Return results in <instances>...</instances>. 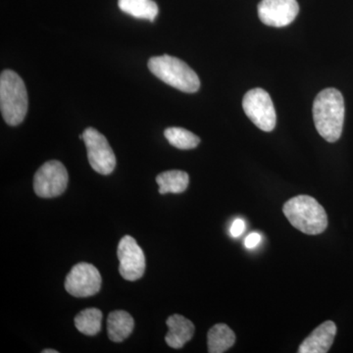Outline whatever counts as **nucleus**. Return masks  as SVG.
<instances>
[{
    "mask_svg": "<svg viewBox=\"0 0 353 353\" xmlns=\"http://www.w3.org/2000/svg\"><path fill=\"white\" fill-rule=\"evenodd\" d=\"M313 119L323 139L329 143L339 141L345 122V101L340 90L325 88L317 94L313 103Z\"/></svg>",
    "mask_w": 353,
    "mask_h": 353,
    "instance_id": "f257e3e1",
    "label": "nucleus"
},
{
    "mask_svg": "<svg viewBox=\"0 0 353 353\" xmlns=\"http://www.w3.org/2000/svg\"><path fill=\"white\" fill-rule=\"evenodd\" d=\"M283 212L290 224L307 234H322L328 227V217L321 204L309 196H297L284 204Z\"/></svg>",
    "mask_w": 353,
    "mask_h": 353,
    "instance_id": "f03ea898",
    "label": "nucleus"
},
{
    "mask_svg": "<svg viewBox=\"0 0 353 353\" xmlns=\"http://www.w3.org/2000/svg\"><path fill=\"white\" fill-rule=\"evenodd\" d=\"M28 92L24 81L17 73L6 70L0 76V109L9 126H17L28 112Z\"/></svg>",
    "mask_w": 353,
    "mask_h": 353,
    "instance_id": "7ed1b4c3",
    "label": "nucleus"
},
{
    "mask_svg": "<svg viewBox=\"0 0 353 353\" xmlns=\"http://www.w3.org/2000/svg\"><path fill=\"white\" fill-rule=\"evenodd\" d=\"M148 66L153 75L162 82L183 92L192 94L201 87L196 72L179 58L170 55L152 57Z\"/></svg>",
    "mask_w": 353,
    "mask_h": 353,
    "instance_id": "20e7f679",
    "label": "nucleus"
},
{
    "mask_svg": "<svg viewBox=\"0 0 353 353\" xmlns=\"http://www.w3.org/2000/svg\"><path fill=\"white\" fill-rule=\"evenodd\" d=\"M243 108L253 124L264 132L275 129L277 122L275 108L270 95L263 88L248 90L243 99Z\"/></svg>",
    "mask_w": 353,
    "mask_h": 353,
    "instance_id": "39448f33",
    "label": "nucleus"
},
{
    "mask_svg": "<svg viewBox=\"0 0 353 353\" xmlns=\"http://www.w3.org/2000/svg\"><path fill=\"white\" fill-rule=\"evenodd\" d=\"M68 172L57 160L44 163L34 176V190L41 199L61 196L68 185Z\"/></svg>",
    "mask_w": 353,
    "mask_h": 353,
    "instance_id": "423d86ee",
    "label": "nucleus"
},
{
    "mask_svg": "<svg viewBox=\"0 0 353 353\" xmlns=\"http://www.w3.org/2000/svg\"><path fill=\"white\" fill-rule=\"evenodd\" d=\"M83 141L92 168L101 175H110L116 167V157L105 137L94 128H88L83 132Z\"/></svg>",
    "mask_w": 353,
    "mask_h": 353,
    "instance_id": "0eeeda50",
    "label": "nucleus"
},
{
    "mask_svg": "<svg viewBox=\"0 0 353 353\" xmlns=\"http://www.w3.org/2000/svg\"><path fill=\"white\" fill-rule=\"evenodd\" d=\"M101 275L97 267L81 262L67 275L65 290L75 297L92 296L101 290Z\"/></svg>",
    "mask_w": 353,
    "mask_h": 353,
    "instance_id": "6e6552de",
    "label": "nucleus"
},
{
    "mask_svg": "<svg viewBox=\"0 0 353 353\" xmlns=\"http://www.w3.org/2000/svg\"><path fill=\"white\" fill-rule=\"evenodd\" d=\"M117 256L119 259V273L127 281L139 280L145 271V255L141 246L131 236L121 239L118 245Z\"/></svg>",
    "mask_w": 353,
    "mask_h": 353,
    "instance_id": "1a4fd4ad",
    "label": "nucleus"
},
{
    "mask_svg": "<svg viewBox=\"0 0 353 353\" xmlns=\"http://www.w3.org/2000/svg\"><path fill=\"white\" fill-rule=\"evenodd\" d=\"M299 12L296 0H261L259 6V19L270 27L290 25Z\"/></svg>",
    "mask_w": 353,
    "mask_h": 353,
    "instance_id": "9d476101",
    "label": "nucleus"
},
{
    "mask_svg": "<svg viewBox=\"0 0 353 353\" xmlns=\"http://www.w3.org/2000/svg\"><path fill=\"white\" fill-rule=\"evenodd\" d=\"M336 334L333 321H326L318 326L299 348V353H327L331 348Z\"/></svg>",
    "mask_w": 353,
    "mask_h": 353,
    "instance_id": "9b49d317",
    "label": "nucleus"
},
{
    "mask_svg": "<svg viewBox=\"0 0 353 353\" xmlns=\"http://www.w3.org/2000/svg\"><path fill=\"white\" fill-rule=\"evenodd\" d=\"M166 324L169 332L165 336V341L172 348L180 350L194 336V325L182 315L170 316Z\"/></svg>",
    "mask_w": 353,
    "mask_h": 353,
    "instance_id": "f8f14e48",
    "label": "nucleus"
},
{
    "mask_svg": "<svg viewBox=\"0 0 353 353\" xmlns=\"http://www.w3.org/2000/svg\"><path fill=\"white\" fill-rule=\"evenodd\" d=\"M134 327V318L126 311H113L108 316V336L114 343H121L129 338Z\"/></svg>",
    "mask_w": 353,
    "mask_h": 353,
    "instance_id": "ddd939ff",
    "label": "nucleus"
},
{
    "mask_svg": "<svg viewBox=\"0 0 353 353\" xmlns=\"http://www.w3.org/2000/svg\"><path fill=\"white\" fill-rule=\"evenodd\" d=\"M236 343V334L226 324H217L209 330L208 334V352H227Z\"/></svg>",
    "mask_w": 353,
    "mask_h": 353,
    "instance_id": "4468645a",
    "label": "nucleus"
},
{
    "mask_svg": "<svg viewBox=\"0 0 353 353\" xmlns=\"http://www.w3.org/2000/svg\"><path fill=\"white\" fill-rule=\"evenodd\" d=\"M157 183L159 185V194H181L188 189L190 178L188 173L180 170L163 172L157 176Z\"/></svg>",
    "mask_w": 353,
    "mask_h": 353,
    "instance_id": "2eb2a0df",
    "label": "nucleus"
},
{
    "mask_svg": "<svg viewBox=\"0 0 353 353\" xmlns=\"http://www.w3.org/2000/svg\"><path fill=\"white\" fill-rule=\"evenodd\" d=\"M118 6L123 12L138 19L153 22L158 14V6L153 0H119Z\"/></svg>",
    "mask_w": 353,
    "mask_h": 353,
    "instance_id": "dca6fc26",
    "label": "nucleus"
},
{
    "mask_svg": "<svg viewBox=\"0 0 353 353\" xmlns=\"http://www.w3.org/2000/svg\"><path fill=\"white\" fill-rule=\"evenodd\" d=\"M77 330L85 336H95L101 332L102 312L97 308H88L76 316Z\"/></svg>",
    "mask_w": 353,
    "mask_h": 353,
    "instance_id": "f3484780",
    "label": "nucleus"
},
{
    "mask_svg": "<svg viewBox=\"0 0 353 353\" xmlns=\"http://www.w3.org/2000/svg\"><path fill=\"white\" fill-rule=\"evenodd\" d=\"M164 136L171 145L179 150H192L201 143V139L196 134L183 128H168L165 130Z\"/></svg>",
    "mask_w": 353,
    "mask_h": 353,
    "instance_id": "a211bd4d",
    "label": "nucleus"
},
{
    "mask_svg": "<svg viewBox=\"0 0 353 353\" xmlns=\"http://www.w3.org/2000/svg\"><path fill=\"white\" fill-rule=\"evenodd\" d=\"M245 230V221L241 219V218H238L234 221L233 224H232L231 230H230V233H231V236L233 238H239L241 234H243Z\"/></svg>",
    "mask_w": 353,
    "mask_h": 353,
    "instance_id": "6ab92c4d",
    "label": "nucleus"
},
{
    "mask_svg": "<svg viewBox=\"0 0 353 353\" xmlns=\"http://www.w3.org/2000/svg\"><path fill=\"white\" fill-rule=\"evenodd\" d=\"M260 241H261V236L259 233H252L246 236L245 246L248 248H254L255 246L259 245Z\"/></svg>",
    "mask_w": 353,
    "mask_h": 353,
    "instance_id": "aec40b11",
    "label": "nucleus"
},
{
    "mask_svg": "<svg viewBox=\"0 0 353 353\" xmlns=\"http://www.w3.org/2000/svg\"><path fill=\"white\" fill-rule=\"evenodd\" d=\"M43 353H58L57 350H43Z\"/></svg>",
    "mask_w": 353,
    "mask_h": 353,
    "instance_id": "412c9836",
    "label": "nucleus"
}]
</instances>
